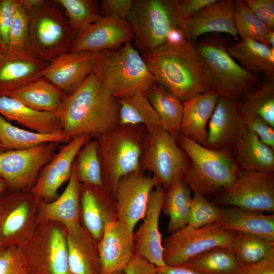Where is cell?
<instances>
[{"label": "cell", "instance_id": "52a82bcc", "mask_svg": "<svg viewBox=\"0 0 274 274\" xmlns=\"http://www.w3.org/2000/svg\"><path fill=\"white\" fill-rule=\"evenodd\" d=\"M29 16L27 50L48 62L70 51L77 36L55 0H45Z\"/></svg>", "mask_w": 274, "mask_h": 274}, {"label": "cell", "instance_id": "6f0895ef", "mask_svg": "<svg viewBox=\"0 0 274 274\" xmlns=\"http://www.w3.org/2000/svg\"><path fill=\"white\" fill-rule=\"evenodd\" d=\"M8 188L7 182L0 177V194L5 191Z\"/></svg>", "mask_w": 274, "mask_h": 274}, {"label": "cell", "instance_id": "8d00e7d4", "mask_svg": "<svg viewBox=\"0 0 274 274\" xmlns=\"http://www.w3.org/2000/svg\"><path fill=\"white\" fill-rule=\"evenodd\" d=\"M204 274H241L244 267L227 248L210 249L184 265Z\"/></svg>", "mask_w": 274, "mask_h": 274}, {"label": "cell", "instance_id": "7c38bea8", "mask_svg": "<svg viewBox=\"0 0 274 274\" xmlns=\"http://www.w3.org/2000/svg\"><path fill=\"white\" fill-rule=\"evenodd\" d=\"M59 143L46 142L26 149L0 154V177L8 188L22 190L35 184L41 168L57 153Z\"/></svg>", "mask_w": 274, "mask_h": 274}, {"label": "cell", "instance_id": "4316f807", "mask_svg": "<svg viewBox=\"0 0 274 274\" xmlns=\"http://www.w3.org/2000/svg\"><path fill=\"white\" fill-rule=\"evenodd\" d=\"M69 271L72 274H100L98 242L81 226L67 231Z\"/></svg>", "mask_w": 274, "mask_h": 274}, {"label": "cell", "instance_id": "f35d334b", "mask_svg": "<svg viewBox=\"0 0 274 274\" xmlns=\"http://www.w3.org/2000/svg\"><path fill=\"white\" fill-rule=\"evenodd\" d=\"M74 164L81 184L104 188L95 139L91 140L81 148L76 156Z\"/></svg>", "mask_w": 274, "mask_h": 274}, {"label": "cell", "instance_id": "7402d4cb", "mask_svg": "<svg viewBox=\"0 0 274 274\" xmlns=\"http://www.w3.org/2000/svg\"><path fill=\"white\" fill-rule=\"evenodd\" d=\"M80 207L86 230L98 243L106 226L117 219L114 198L103 187L81 184Z\"/></svg>", "mask_w": 274, "mask_h": 274}, {"label": "cell", "instance_id": "9f6ffc18", "mask_svg": "<svg viewBox=\"0 0 274 274\" xmlns=\"http://www.w3.org/2000/svg\"><path fill=\"white\" fill-rule=\"evenodd\" d=\"M267 43L269 47L274 49V30L270 31L268 34Z\"/></svg>", "mask_w": 274, "mask_h": 274}, {"label": "cell", "instance_id": "2e32d148", "mask_svg": "<svg viewBox=\"0 0 274 274\" xmlns=\"http://www.w3.org/2000/svg\"><path fill=\"white\" fill-rule=\"evenodd\" d=\"M246 130L238 100L219 96L208 124L203 146L211 149L232 150Z\"/></svg>", "mask_w": 274, "mask_h": 274}, {"label": "cell", "instance_id": "ac0fdd59", "mask_svg": "<svg viewBox=\"0 0 274 274\" xmlns=\"http://www.w3.org/2000/svg\"><path fill=\"white\" fill-rule=\"evenodd\" d=\"M180 27L187 41L192 44L200 37L211 33H225L237 38L234 1L216 0L192 17L182 20Z\"/></svg>", "mask_w": 274, "mask_h": 274}, {"label": "cell", "instance_id": "5bb4252c", "mask_svg": "<svg viewBox=\"0 0 274 274\" xmlns=\"http://www.w3.org/2000/svg\"><path fill=\"white\" fill-rule=\"evenodd\" d=\"M93 139L88 134L76 138L61 147L40 170L30 189L37 199L50 202L57 198L58 188L71 178L73 163L81 148Z\"/></svg>", "mask_w": 274, "mask_h": 274}, {"label": "cell", "instance_id": "91938a15", "mask_svg": "<svg viewBox=\"0 0 274 274\" xmlns=\"http://www.w3.org/2000/svg\"><path fill=\"white\" fill-rule=\"evenodd\" d=\"M111 274H124L123 271H117Z\"/></svg>", "mask_w": 274, "mask_h": 274}, {"label": "cell", "instance_id": "be15d7a7", "mask_svg": "<svg viewBox=\"0 0 274 274\" xmlns=\"http://www.w3.org/2000/svg\"><path fill=\"white\" fill-rule=\"evenodd\" d=\"M68 274H72V273H71V272H70L69 271V273H68Z\"/></svg>", "mask_w": 274, "mask_h": 274}, {"label": "cell", "instance_id": "74e56055", "mask_svg": "<svg viewBox=\"0 0 274 274\" xmlns=\"http://www.w3.org/2000/svg\"><path fill=\"white\" fill-rule=\"evenodd\" d=\"M64 10L70 25L77 36L103 16L100 4L95 0H55Z\"/></svg>", "mask_w": 274, "mask_h": 274}, {"label": "cell", "instance_id": "60d3db41", "mask_svg": "<svg viewBox=\"0 0 274 274\" xmlns=\"http://www.w3.org/2000/svg\"><path fill=\"white\" fill-rule=\"evenodd\" d=\"M234 21L241 39L253 40L268 46L267 37L272 30L258 18L243 1H234Z\"/></svg>", "mask_w": 274, "mask_h": 274}, {"label": "cell", "instance_id": "f5cc1de1", "mask_svg": "<svg viewBox=\"0 0 274 274\" xmlns=\"http://www.w3.org/2000/svg\"><path fill=\"white\" fill-rule=\"evenodd\" d=\"M241 274H274V250L261 260L244 266Z\"/></svg>", "mask_w": 274, "mask_h": 274}, {"label": "cell", "instance_id": "44dd1931", "mask_svg": "<svg viewBox=\"0 0 274 274\" xmlns=\"http://www.w3.org/2000/svg\"><path fill=\"white\" fill-rule=\"evenodd\" d=\"M48 63L27 49L3 53L0 58V97L42 78Z\"/></svg>", "mask_w": 274, "mask_h": 274}, {"label": "cell", "instance_id": "7bdbcfd3", "mask_svg": "<svg viewBox=\"0 0 274 274\" xmlns=\"http://www.w3.org/2000/svg\"><path fill=\"white\" fill-rule=\"evenodd\" d=\"M222 210V207L193 192L187 225L199 228L216 223L221 216Z\"/></svg>", "mask_w": 274, "mask_h": 274}, {"label": "cell", "instance_id": "484cf974", "mask_svg": "<svg viewBox=\"0 0 274 274\" xmlns=\"http://www.w3.org/2000/svg\"><path fill=\"white\" fill-rule=\"evenodd\" d=\"M80 186L74 162L71 178L62 193L52 202L38 199L43 217L61 223L67 231L80 227Z\"/></svg>", "mask_w": 274, "mask_h": 274}, {"label": "cell", "instance_id": "d6986e66", "mask_svg": "<svg viewBox=\"0 0 274 274\" xmlns=\"http://www.w3.org/2000/svg\"><path fill=\"white\" fill-rule=\"evenodd\" d=\"M96 52L69 51L49 62L43 77L66 94L76 90L93 71Z\"/></svg>", "mask_w": 274, "mask_h": 274}, {"label": "cell", "instance_id": "5b68a950", "mask_svg": "<svg viewBox=\"0 0 274 274\" xmlns=\"http://www.w3.org/2000/svg\"><path fill=\"white\" fill-rule=\"evenodd\" d=\"M92 72L116 98L144 93L156 82L131 41L116 50L97 52Z\"/></svg>", "mask_w": 274, "mask_h": 274}, {"label": "cell", "instance_id": "ab89813d", "mask_svg": "<svg viewBox=\"0 0 274 274\" xmlns=\"http://www.w3.org/2000/svg\"><path fill=\"white\" fill-rule=\"evenodd\" d=\"M234 233L229 249L243 267L261 260L274 250V242Z\"/></svg>", "mask_w": 274, "mask_h": 274}, {"label": "cell", "instance_id": "bcb514c9", "mask_svg": "<svg viewBox=\"0 0 274 274\" xmlns=\"http://www.w3.org/2000/svg\"><path fill=\"white\" fill-rule=\"evenodd\" d=\"M16 0H0V49L8 51L11 23L15 9Z\"/></svg>", "mask_w": 274, "mask_h": 274}, {"label": "cell", "instance_id": "c3c4849f", "mask_svg": "<svg viewBox=\"0 0 274 274\" xmlns=\"http://www.w3.org/2000/svg\"><path fill=\"white\" fill-rule=\"evenodd\" d=\"M247 130L255 134L259 139L274 149V128L258 116L246 122Z\"/></svg>", "mask_w": 274, "mask_h": 274}, {"label": "cell", "instance_id": "7a4b0ae2", "mask_svg": "<svg viewBox=\"0 0 274 274\" xmlns=\"http://www.w3.org/2000/svg\"><path fill=\"white\" fill-rule=\"evenodd\" d=\"M156 81L182 102L215 88V79L193 44H164L142 55Z\"/></svg>", "mask_w": 274, "mask_h": 274}, {"label": "cell", "instance_id": "f546056e", "mask_svg": "<svg viewBox=\"0 0 274 274\" xmlns=\"http://www.w3.org/2000/svg\"><path fill=\"white\" fill-rule=\"evenodd\" d=\"M0 114L9 122L16 121L37 133L51 134L61 131L55 114L33 110L7 96L0 97Z\"/></svg>", "mask_w": 274, "mask_h": 274}, {"label": "cell", "instance_id": "9a60e30c", "mask_svg": "<svg viewBox=\"0 0 274 274\" xmlns=\"http://www.w3.org/2000/svg\"><path fill=\"white\" fill-rule=\"evenodd\" d=\"M165 189L161 184L151 191L142 223L133 233L134 254L148 260L157 267L165 266L163 248L159 229Z\"/></svg>", "mask_w": 274, "mask_h": 274}, {"label": "cell", "instance_id": "db71d44e", "mask_svg": "<svg viewBox=\"0 0 274 274\" xmlns=\"http://www.w3.org/2000/svg\"><path fill=\"white\" fill-rule=\"evenodd\" d=\"M157 274H204L185 265L157 267Z\"/></svg>", "mask_w": 274, "mask_h": 274}, {"label": "cell", "instance_id": "30bf717a", "mask_svg": "<svg viewBox=\"0 0 274 274\" xmlns=\"http://www.w3.org/2000/svg\"><path fill=\"white\" fill-rule=\"evenodd\" d=\"M189 159L177 141L162 127L147 131L140 170L153 174L165 189L182 178Z\"/></svg>", "mask_w": 274, "mask_h": 274}, {"label": "cell", "instance_id": "6da1fadb", "mask_svg": "<svg viewBox=\"0 0 274 274\" xmlns=\"http://www.w3.org/2000/svg\"><path fill=\"white\" fill-rule=\"evenodd\" d=\"M66 143L88 134L96 139L119 123V104L93 72L70 94L56 114Z\"/></svg>", "mask_w": 274, "mask_h": 274}, {"label": "cell", "instance_id": "cb8c5ba5", "mask_svg": "<svg viewBox=\"0 0 274 274\" xmlns=\"http://www.w3.org/2000/svg\"><path fill=\"white\" fill-rule=\"evenodd\" d=\"M216 222L223 229L274 242V215L234 207H222Z\"/></svg>", "mask_w": 274, "mask_h": 274}, {"label": "cell", "instance_id": "3957f363", "mask_svg": "<svg viewBox=\"0 0 274 274\" xmlns=\"http://www.w3.org/2000/svg\"><path fill=\"white\" fill-rule=\"evenodd\" d=\"M177 141L190 161L182 179L193 192L212 200L234 183L239 167L232 150L209 149L182 134Z\"/></svg>", "mask_w": 274, "mask_h": 274}, {"label": "cell", "instance_id": "e0dca14e", "mask_svg": "<svg viewBox=\"0 0 274 274\" xmlns=\"http://www.w3.org/2000/svg\"><path fill=\"white\" fill-rule=\"evenodd\" d=\"M132 39L133 31L127 19L105 15L77 37L70 51L97 52L114 50Z\"/></svg>", "mask_w": 274, "mask_h": 274}, {"label": "cell", "instance_id": "f1b7e54d", "mask_svg": "<svg viewBox=\"0 0 274 274\" xmlns=\"http://www.w3.org/2000/svg\"><path fill=\"white\" fill-rule=\"evenodd\" d=\"M65 94L54 84L42 77L18 88L5 96L18 100L33 110L56 114Z\"/></svg>", "mask_w": 274, "mask_h": 274}, {"label": "cell", "instance_id": "603a6c76", "mask_svg": "<svg viewBox=\"0 0 274 274\" xmlns=\"http://www.w3.org/2000/svg\"><path fill=\"white\" fill-rule=\"evenodd\" d=\"M33 195L8 188L0 194V244L17 245L29 218V201Z\"/></svg>", "mask_w": 274, "mask_h": 274}, {"label": "cell", "instance_id": "4dcf8cb0", "mask_svg": "<svg viewBox=\"0 0 274 274\" xmlns=\"http://www.w3.org/2000/svg\"><path fill=\"white\" fill-rule=\"evenodd\" d=\"M232 151L240 169L274 173V149L262 142L255 134L247 129Z\"/></svg>", "mask_w": 274, "mask_h": 274}, {"label": "cell", "instance_id": "4fadbf2b", "mask_svg": "<svg viewBox=\"0 0 274 274\" xmlns=\"http://www.w3.org/2000/svg\"><path fill=\"white\" fill-rule=\"evenodd\" d=\"M160 184L158 179L141 170L122 177L114 193L117 219L126 223L134 232L136 224L144 218L150 193Z\"/></svg>", "mask_w": 274, "mask_h": 274}, {"label": "cell", "instance_id": "681fc988", "mask_svg": "<svg viewBox=\"0 0 274 274\" xmlns=\"http://www.w3.org/2000/svg\"><path fill=\"white\" fill-rule=\"evenodd\" d=\"M134 0H101L100 7L103 16L114 15L127 19L133 6Z\"/></svg>", "mask_w": 274, "mask_h": 274}, {"label": "cell", "instance_id": "b9f144b4", "mask_svg": "<svg viewBox=\"0 0 274 274\" xmlns=\"http://www.w3.org/2000/svg\"><path fill=\"white\" fill-rule=\"evenodd\" d=\"M46 255L51 274H68V251L66 234L53 226L48 233Z\"/></svg>", "mask_w": 274, "mask_h": 274}, {"label": "cell", "instance_id": "94428289", "mask_svg": "<svg viewBox=\"0 0 274 274\" xmlns=\"http://www.w3.org/2000/svg\"><path fill=\"white\" fill-rule=\"evenodd\" d=\"M4 53L2 52V51L1 50V49H0V58L2 56V55H3Z\"/></svg>", "mask_w": 274, "mask_h": 274}, {"label": "cell", "instance_id": "d6a6232c", "mask_svg": "<svg viewBox=\"0 0 274 274\" xmlns=\"http://www.w3.org/2000/svg\"><path fill=\"white\" fill-rule=\"evenodd\" d=\"M117 100L119 124L142 125L148 132L162 127L157 112L144 93H132Z\"/></svg>", "mask_w": 274, "mask_h": 274}, {"label": "cell", "instance_id": "d4e9b609", "mask_svg": "<svg viewBox=\"0 0 274 274\" xmlns=\"http://www.w3.org/2000/svg\"><path fill=\"white\" fill-rule=\"evenodd\" d=\"M218 97L216 91L210 90L183 102L180 134L204 146L208 124Z\"/></svg>", "mask_w": 274, "mask_h": 274}, {"label": "cell", "instance_id": "ee69618b", "mask_svg": "<svg viewBox=\"0 0 274 274\" xmlns=\"http://www.w3.org/2000/svg\"><path fill=\"white\" fill-rule=\"evenodd\" d=\"M29 16L16 0L9 32L8 52L27 49L29 35Z\"/></svg>", "mask_w": 274, "mask_h": 274}, {"label": "cell", "instance_id": "83f0119b", "mask_svg": "<svg viewBox=\"0 0 274 274\" xmlns=\"http://www.w3.org/2000/svg\"><path fill=\"white\" fill-rule=\"evenodd\" d=\"M229 55L245 70L255 75L262 74L268 80L274 78V49L259 42L241 39L229 44Z\"/></svg>", "mask_w": 274, "mask_h": 274}, {"label": "cell", "instance_id": "836d02e7", "mask_svg": "<svg viewBox=\"0 0 274 274\" xmlns=\"http://www.w3.org/2000/svg\"><path fill=\"white\" fill-rule=\"evenodd\" d=\"M191 190L182 179L165 189L162 210L169 218L167 228L169 233L187 225L191 207Z\"/></svg>", "mask_w": 274, "mask_h": 274}, {"label": "cell", "instance_id": "9c48e42d", "mask_svg": "<svg viewBox=\"0 0 274 274\" xmlns=\"http://www.w3.org/2000/svg\"><path fill=\"white\" fill-rule=\"evenodd\" d=\"M163 243L166 265L181 266L198 255L216 248H230L234 233L216 223L199 228L189 225L170 233Z\"/></svg>", "mask_w": 274, "mask_h": 274}, {"label": "cell", "instance_id": "7dc6e473", "mask_svg": "<svg viewBox=\"0 0 274 274\" xmlns=\"http://www.w3.org/2000/svg\"><path fill=\"white\" fill-rule=\"evenodd\" d=\"M253 13L270 29L274 30L273 0H244Z\"/></svg>", "mask_w": 274, "mask_h": 274}, {"label": "cell", "instance_id": "11a10c76", "mask_svg": "<svg viewBox=\"0 0 274 274\" xmlns=\"http://www.w3.org/2000/svg\"><path fill=\"white\" fill-rule=\"evenodd\" d=\"M18 2L29 15L39 8L44 3L45 0H18Z\"/></svg>", "mask_w": 274, "mask_h": 274}, {"label": "cell", "instance_id": "f907efd6", "mask_svg": "<svg viewBox=\"0 0 274 274\" xmlns=\"http://www.w3.org/2000/svg\"><path fill=\"white\" fill-rule=\"evenodd\" d=\"M216 1V0L179 1L177 5L178 16L181 21L190 18L206 6Z\"/></svg>", "mask_w": 274, "mask_h": 274}, {"label": "cell", "instance_id": "8992f818", "mask_svg": "<svg viewBox=\"0 0 274 274\" xmlns=\"http://www.w3.org/2000/svg\"><path fill=\"white\" fill-rule=\"evenodd\" d=\"M215 79L219 96L239 100L255 86L256 76L243 68L228 53L227 38L219 33L202 36L193 44Z\"/></svg>", "mask_w": 274, "mask_h": 274}, {"label": "cell", "instance_id": "6125c7cd", "mask_svg": "<svg viewBox=\"0 0 274 274\" xmlns=\"http://www.w3.org/2000/svg\"><path fill=\"white\" fill-rule=\"evenodd\" d=\"M2 247H3L2 246V245H1V244H0V249H1Z\"/></svg>", "mask_w": 274, "mask_h": 274}, {"label": "cell", "instance_id": "680465c9", "mask_svg": "<svg viewBox=\"0 0 274 274\" xmlns=\"http://www.w3.org/2000/svg\"><path fill=\"white\" fill-rule=\"evenodd\" d=\"M7 150L5 149V148L4 147V146L2 145V144L0 143V154L2 153Z\"/></svg>", "mask_w": 274, "mask_h": 274}, {"label": "cell", "instance_id": "d590c367", "mask_svg": "<svg viewBox=\"0 0 274 274\" xmlns=\"http://www.w3.org/2000/svg\"><path fill=\"white\" fill-rule=\"evenodd\" d=\"M46 142L66 144L61 131L42 134L25 130L13 125L0 114V143L7 151L26 149Z\"/></svg>", "mask_w": 274, "mask_h": 274}, {"label": "cell", "instance_id": "8fae6325", "mask_svg": "<svg viewBox=\"0 0 274 274\" xmlns=\"http://www.w3.org/2000/svg\"><path fill=\"white\" fill-rule=\"evenodd\" d=\"M211 201L220 207L272 213L274 212V173L239 168L232 185Z\"/></svg>", "mask_w": 274, "mask_h": 274}, {"label": "cell", "instance_id": "f6af8a7d", "mask_svg": "<svg viewBox=\"0 0 274 274\" xmlns=\"http://www.w3.org/2000/svg\"><path fill=\"white\" fill-rule=\"evenodd\" d=\"M26 259L17 245L0 249V274H27Z\"/></svg>", "mask_w": 274, "mask_h": 274}, {"label": "cell", "instance_id": "e575fe53", "mask_svg": "<svg viewBox=\"0 0 274 274\" xmlns=\"http://www.w3.org/2000/svg\"><path fill=\"white\" fill-rule=\"evenodd\" d=\"M246 122L258 116L274 128V81L267 80L254 87L238 100Z\"/></svg>", "mask_w": 274, "mask_h": 274}, {"label": "cell", "instance_id": "ffe728a7", "mask_svg": "<svg viewBox=\"0 0 274 274\" xmlns=\"http://www.w3.org/2000/svg\"><path fill=\"white\" fill-rule=\"evenodd\" d=\"M133 233L118 219L106 226L98 243L100 274L123 271L134 254Z\"/></svg>", "mask_w": 274, "mask_h": 274}, {"label": "cell", "instance_id": "ba28073f", "mask_svg": "<svg viewBox=\"0 0 274 274\" xmlns=\"http://www.w3.org/2000/svg\"><path fill=\"white\" fill-rule=\"evenodd\" d=\"M178 0H134L127 19L141 55L151 52L165 43L169 31L180 26Z\"/></svg>", "mask_w": 274, "mask_h": 274}, {"label": "cell", "instance_id": "1f68e13d", "mask_svg": "<svg viewBox=\"0 0 274 274\" xmlns=\"http://www.w3.org/2000/svg\"><path fill=\"white\" fill-rule=\"evenodd\" d=\"M144 94L157 112L162 128L177 141L180 135L183 102L157 81Z\"/></svg>", "mask_w": 274, "mask_h": 274}, {"label": "cell", "instance_id": "816d5d0a", "mask_svg": "<svg viewBox=\"0 0 274 274\" xmlns=\"http://www.w3.org/2000/svg\"><path fill=\"white\" fill-rule=\"evenodd\" d=\"M124 274H157V267L144 258L133 254L123 270Z\"/></svg>", "mask_w": 274, "mask_h": 274}, {"label": "cell", "instance_id": "277c9868", "mask_svg": "<svg viewBox=\"0 0 274 274\" xmlns=\"http://www.w3.org/2000/svg\"><path fill=\"white\" fill-rule=\"evenodd\" d=\"M147 133L143 125L119 123L95 139L104 188L113 198L119 180L141 170Z\"/></svg>", "mask_w": 274, "mask_h": 274}]
</instances>
